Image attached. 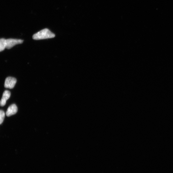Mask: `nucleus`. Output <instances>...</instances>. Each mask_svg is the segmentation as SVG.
Listing matches in <instances>:
<instances>
[{
    "instance_id": "obj_4",
    "label": "nucleus",
    "mask_w": 173,
    "mask_h": 173,
    "mask_svg": "<svg viewBox=\"0 0 173 173\" xmlns=\"http://www.w3.org/2000/svg\"><path fill=\"white\" fill-rule=\"evenodd\" d=\"M11 93L8 91L6 90L3 92L2 99L0 101V106H4L6 103L7 101L10 98Z\"/></svg>"
},
{
    "instance_id": "obj_2",
    "label": "nucleus",
    "mask_w": 173,
    "mask_h": 173,
    "mask_svg": "<svg viewBox=\"0 0 173 173\" xmlns=\"http://www.w3.org/2000/svg\"><path fill=\"white\" fill-rule=\"evenodd\" d=\"M23 41L21 39H9L6 40V48L9 49L12 48L13 46L17 45L22 44Z\"/></svg>"
},
{
    "instance_id": "obj_3",
    "label": "nucleus",
    "mask_w": 173,
    "mask_h": 173,
    "mask_svg": "<svg viewBox=\"0 0 173 173\" xmlns=\"http://www.w3.org/2000/svg\"><path fill=\"white\" fill-rule=\"evenodd\" d=\"M16 82L17 80L15 78L8 77L5 79L4 86L6 88H13L14 87Z\"/></svg>"
},
{
    "instance_id": "obj_7",
    "label": "nucleus",
    "mask_w": 173,
    "mask_h": 173,
    "mask_svg": "<svg viewBox=\"0 0 173 173\" xmlns=\"http://www.w3.org/2000/svg\"><path fill=\"white\" fill-rule=\"evenodd\" d=\"M5 114L4 111L0 110V125L4 121Z\"/></svg>"
},
{
    "instance_id": "obj_5",
    "label": "nucleus",
    "mask_w": 173,
    "mask_h": 173,
    "mask_svg": "<svg viewBox=\"0 0 173 173\" xmlns=\"http://www.w3.org/2000/svg\"><path fill=\"white\" fill-rule=\"evenodd\" d=\"M18 110L16 106L13 104L9 106L6 112V115L7 116H10L16 113Z\"/></svg>"
},
{
    "instance_id": "obj_1",
    "label": "nucleus",
    "mask_w": 173,
    "mask_h": 173,
    "mask_svg": "<svg viewBox=\"0 0 173 173\" xmlns=\"http://www.w3.org/2000/svg\"><path fill=\"white\" fill-rule=\"evenodd\" d=\"M55 34L48 29L42 30L34 34L32 38L34 40H38L54 38Z\"/></svg>"
},
{
    "instance_id": "obj_6",
    "label": "nucleus",
    "mask_w": 173,
    "mask_h": 173,
    "mask_svg": "<svg viewBox=\"0 0 173 173\" xmlns=\"http://www.w3.org/2000/svg\"><path fill=\"white\" fill-rule=\"evenodd\" d=\"M6 39H0V52L3 51L6 48Z\"/></svg>"
}]
</instances>
